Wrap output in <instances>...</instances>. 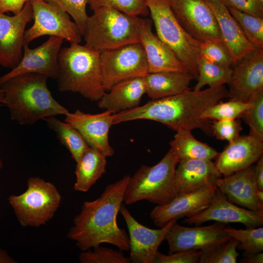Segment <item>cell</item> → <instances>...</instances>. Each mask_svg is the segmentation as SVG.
<instances>
[{
  "label": "cell",
  "instance_id": "1",
  "mask_svg": "<svg viewBox=\"0 0 263 263\" xmlns=\"http://www.w3.org/2000/svg\"><path fill=\"white\" fill-rule=\"evenodd\" d=\"M228 97L224 85L198 91L189 89L178 94L152 99L142 106L113 115V125L129 121L147 119L157 121L176 131L200 129L213 135L210 120L202 115L209 107Z\"/></svg>",
  "mask_w": 263,
  "mask_h": 263
},
{
  "label": "cell",
  "instance_id": "2",
  "mask_svg": "<svg viewBox=\"0 0 263 263\" xmlns=\"http://www.w3.org/2000/svg\"><path fill=\"white\" fill-rule=\"evenodd\" d=\"M130 177L127 175L110 184L99 197L83 203L68 233V237L74 241L82 251L103 243L113 245L121 251L130 250L129 235L117 223Z\"/></svg>",
  "mask_w": 263,
  "mask_h": 263
},
{
  "label": "cell",
  "instance_id": "3",
  "mask_svg": "<svg viewBox=\"0 0 263 263\" xmlns=\"http://www.w3.org/2000/svg\"><path fill=\"white\" fill-rule=\"evenodd\" d=\"M37 74L17 75L0 86L4 93V106L12 120L21 125H31L40 120L70 112L52 96L47 81Z\"/></svg>",
  "mask_w": 263,
  "mask_h": 263
},
{
  "label": "cell",
  "instance_id": "4",
  "mask_svg": "<svg viewBox=\"0 0 263 263\" xmlns=\"http://www.w3.org/2000/svg\"><path fill=\"white\" fill-rule=\"evenodd\" d=\"M58 89L61 92L80 94L98 101L105 93L99 60V52L79 43L61 48L58 56Z\"/></svg>",
  "mask_w": 263,
  "mask_h": 263
},
{
  "label": "cell",
  "instance_id": "5",
  "mask_svg": "<svg viewBox=\"0 0 263 263\" xmlns=\"http://www.w3.org/2000/svg\"><path fill=\"white\" fill-rule=\"evenodd\" d=\"M93 11L83 35L86 46L100 52L139 42L142 18L107 7Z\"/></svg>",
  "mask_w": 263,
  "mask_h": 263
},
{
  "label": "cell",
  "instance_id": "6",
  "mask_svg": "<svg viewBox=\"0 0 263 263\" xmlns=\"http://www.w3.org/2000/svg\"><path fill=\"white\" fill-rule=\"evenodd\" d=\"M179 161L170 149L153 166L143 165L130 177L126 186L123 203L130 205L147 200L157 205L168 203L178 194L174 174Z\"/></svg>",
  "mask_w": 263,
  "mask_h": 263
},
{
  "label": "cell",
  "instance_id": "7",
  "mask_svg": "<svg viewBox=\"0 0 263 263\" xmlns=\"http://www.w3.org/2000/svg\"><path fill=\"white\" fill-rule=\"evenodd\" d=\"M145 2L156 36L173 52L194 79H197L202 42L184 29L173 14L169 0H145Z\"/></svg>",
  "mask_w": 263,
  "mask_h": 263
},
{
  "label": "cell",
  "instance_id": "8",
  "mask_svg": "<svg viewBox=\"0 0 263 263\" xmlns=\"http://www.w3.org/2000/svg\"><path fill=\"white\" fill-rule=\"evenodd\" d=\"M8 200L21 225L38 227L53 218L60 205L61 196L53 183L32 177L27 181L25 191L10 196Z\"/></svg>",
  "mask_w": 263,
  "mask_h": 263
},
{
  "label": "cell",
  "instance_id": "9",
  "mask_svg": "<svg viewBox=\"0 0 263 263\" xmlns=\"http://www.w3.org/2000/svg\"><path fill=\"white\" fill-rule=\"evenodd\" d=\"M102 80L105 91L131 78L148 73L145 51L140 42L99 52Z\"/></svg>",
  "mask_w": 263,
  "mask_h": 263
},
{
  "label": "cell",
  "instance_id": "10",
  "mask_svg": "<svg viewBox=\"0 0 263 263\" xmlns=\"http://www.w3.org/2000/svg\"><path fill=\"white\" fill-rule=\"evenodd\" d=\"M33 10V25L25 30L24 44L48 35L61 38L70 43H79L82 35L69 15L56 5L44 0H29Z\"/></svg>",
  "mask_w": 263,
  "mask_h": 263
},
{
  "label": "cell",
  "instance_id": "11",
  "mask_svg": "<svg viewBox=\"0 0 263 263\" xmlns=\"http://www.w3.org/2000/svg\"><path fill=\"white\" fill-rule=\"evenodd\" d=\"M184 29L200 42L222 41L216 18L206 0H169Z\"/></svg>",
  "mask_w": 263,
  "mask_h": 263
},
{
  "label": "cell",
  "instance_id": "12",
  "mask_svg": "<svg viewBox=\"0 0 263 263\" xmlns=\"http://www.w3.org/2000/svg\"><path fill=\"white\" fill-rule=\"evenodd\" d=\"M63 38L50 36L35 48L24 44L23 55L19 63L7 73L0 76V86L8 79L25 74H37L48 78L57 79L59 75L58 56Z\"/></svg>",
  "mask_w": 263,
  "mask_h": 263
},
{
  "label": "cell",
  "instance_id": "13",
  "mask_svg": "<svg viewBox=\"0 0 263 263\" xmlns=\"http://www.w3.org/2000/svg\"><path fill=\"white\" fill-rule=\"evenodd\" d=\"M32 19L33 10L29 0L14 16L0 12V66L12 69L20 61L23 55L25 27Z\"/></svg>",
  "mask_w": 263,
  "mask_h": 263
},
{
  "label": "cell",
  "instance_id": "14",
  "mask_svg": "<svg viewBox=\"0 0 263 263\" xmlns=\"http://www.w3.org/2000/svg\"><path fill=\"white\" fill-rule=\"evenodd\" d=\"M119 212L129 231L130 254L132 263H153L158 248L166 234L176 220H172L160 229L150 228L139 223L122 203Z\"/></svg>",
  "mask_w": 263,
  "mask_h": 263
},
{
  "label": "cell",
  "instance_id": "15",
  "mask_svg": "<svg viewBox=\"0 0 263 263\" xmlns=\"http://www.w3.org/2000/svg\"><path fill=\"white\" fill-rule=\"evenodd\" d=\"M223 223L216 222L207 226L186 227L175 221L168 230L169 254L191 250H203L223 242L231 237L225 233Z\"/></svg>",
  "mask_w": 263,
  "mask_h": 263
},
{
  "label": "cell",
  "instance_id": "16",
  "mask_svg": "<svg viewBox=\"0 0 263 263\" xmlns=\"http://www.w3.org/2000/svg\"><path fill=\"white\" fill-rule=\"evenodd\" d=\"M227 84L230 99L244 102L263 90V50L255 49L239 61Z\"/></svg>",
  "mask_w": 263,
  "mask_h": 263
},
{
  "label": "cell",
  "instance_id": "17",
  "mask_svg": "<svg viewBox=\"0 0 263 263\" xmlns=\"http://www.w3.org/2000/svg\"><path fill=\"white\" fill-rule=\"evenodd\" d=\"M209 221L241 223L247 228H255L263 225V212L249 210L230 202L217 188L209 205L201 212L187 217L183 223L201 224Z\"/></svg>",
  "mask_w": 263,
  "mask_h": 263
},
{
  "label": "cell",
  "instance_id": "18",
  "mask_svg": "<svg viewBox=\"0 0 263 263\" xmlns=\"http://www.w3.org/2000/svg\"><path fill=\"white\" fill-rule=\"evenodd\" d=\"M65 116L64 121L80 132L90 148L106 157L113 155L114 151L109 140L110 129L113 125L112 112L105 110L102 113L92 114L77 110Z\"/></svg>",
  "mask_w": 263,
  "mask_h": 263
},
{
  "label": "cell",
  "instance_id": "19",
  "mask_svg": "<svg viewBox=\"0 0 263 263\" xmlns=\"http://www.w3.org/2000/svg\"><path fill=\"white\" fill-rule=\"evenodd\" d=\"M217 189L216 186H213L178 193L168 203L155 207L150 213V218L155 225L162 227L172 220L193 216L209 205Z\"/></svg>",
  "mask_w": 263,
  "mask_h": 263
},
{
  "label": "cell",
  "instance_id": "20",
  "mask_svg": "<svg viewBox=\"0 0 263 263\" xmlns=\"http://www.w3.org/2000/svg\"><path fill=\"white\" fill-rule=\"evenodd\" d=\"M263 152V141L249 134L239 136L219 153L214 164L221 175L226 177L252 165Z\"/></svg>",
  "mask_w": 263,
  "mask_h": 263
},
{
  "label": "cell",
  "instance_id": "21",
  "mask_svg": "<svg viewBox=\"0 0 263 263\" xmlns=\"http://www.w3.org/2000/svg\"><path fill=\"white\" fill-rule=\"evenodd\" d=\"M217 188L231 203L249 210L263 212V203L257 198L255 166L219 178Z\"/></svg>",
  "mask_w": 263,
  "mask_h": 263
},
{
  "label": "cell",
  "instance_id": "22",
  "mask_svg": "<svg viewBox=\"0 0 263 263\" xmlns=\"http://www.w3.org/2000/svg\"><path fill=\"white\" fill-rule=\"evenodd\" d=\"M151 27V20L142 19L139 42L146 54L148 73L169 71L188 72L173 52L153 33Z\"/></svg>",
  "mask_w": 263,
  "mask_h": 263
},
{
  "label": "cell",
  "instance_id": "23",
  "mask_svg": "<svg viewBox=\"0 0 263 263\" xmlns=\"http://www.w3.org/2000/svg\"><path fill=\"white\" fill-rule=\"evenodd\" d=\"M176 168L174 184L177 193H187L216 186L222 175L211 160L188 159L180 161Z\"/></svg>",
  "mask_w": 263,
  "mask_h": 263
},
{
  "label": "cell",
  "instance_id": "24",
  "mask_svg": "<svg viewBox=\"0 0 263 263\" xmlns=\"http://www.w3.org/2000/svg\"><path fill=\"white\" fill-rule=\"evenodd\" d=\"M218 24L223 43L233 59V67L243 57L256 49L246 38L229 9L220 0H206Z\"/></svg>",
  "mask_w": 263,
  "mask_h": 263
},
{
  "label": "cell",
  "instance_id": "25",
  "mask_svg": "<svg viewBox=\"0 0 263 263\" xmlns=\"http://www.w3.org/2000/svg\"><path fill=\"white\" fill-rule=\"evenodd\" d=\"M105 93L97 101L99 108L111 111L113 114L139 106L146 94L144 77L122 81Z\"/></svg>",
  "mask_w": 263,
  "mask_h": 263
},
{
  "label": "cell",
  "instance_id": "26",
  "mask_svg": "<svg viewBox=\"0 0 263 263\" xmlns=\"http://www.w3.org/2000/svg\"><path fill=\"white\" fill-rule=\"evenodd\" d=\"M193 79L189 73L185 72L148 73L144 76L146 94L151 99L174 95L189 89Z\"/></svg>",
  "mask_w": 263,
  "mask_h": 263
},
{
  "label": "cell",
  "instance_id": "27",
  "mask_svg": "<svg viewBox=\"0 0 263 263\" xmlns=\"http://www.w3.org/2000/svg\"><path fill=\"white\" fill-rule=\"evenodd\" d=\"M76 163L73 188L75 191L87 192L105 172L106 157L89 147Z\"/></svg>",
  "mask_w": 263,
  "mask_h": 263
},
{
  "label": "cell",
  "instance_id": "28",
  "mask_svg": "<svg viewBox=\"0 0 263 263\" xmlns=\"http://www.w3.org/2000/svg\"><path fill=\"white\" fill-rule=\"evenodd\" d=\"M170 150L179 162L188 159L211 160L217 157L219 153L207 144L196 139L190 131L179 130L170 142Z\"/></svg>",
  "mask_w": 263,
  "mask_h": 263
},
{
  "label": "cell",
  "instance_id": "29",
  "mask_svg": "<svg viewBox=\"0 0 263 263\" xmlns=\"http://www.w3.org/2000/svg\"><path fill=\"white\" fill-rule=\"evenodd\" d=\"M44 120L49 128L56 132L61 144L68 150L76 162L89 147L82 135L71 125L59 120L55 116Z\"/></svg>",
  "mask_w": 263,
  "mask_h": 263
},
{
  "label": "cell",
  "instance_id": "30",
  "mask_svg": "<svg viewBox=\"0 0 263 263\" xmlns=\"http://www.w3.org/2000/svg\"><path fill=\"white\" fill-rule=\"evenodd\" d=\"M198 76L193 90L198 91L206 85L216 87L227 84L233 69L213 63L202 56H200L197 64Z\"/></svg>",
  "mask_w": 263,
  "mask_h": 263
},
{
  "label": "cell",
  "instance_id": "31",
  "mask_svg": "<svg viewBox=\"0 0 263 263\" xmlns=\"http://www.w3.org/2000/svg\"><path fill=\"white\" fill-rule=\"evenodd\" d=\"M239 242L230 239L206 249L201 250L199 263H236L239 255L237 249Z\"/></svg>",
  "mask_w": 263,
  "mask_h": 263
},
{
  "label": "cell",
  "instance_id": "32",
  "mask_svg": "<svg viewBox=\"0 0 263 263\" xmlns=\"http://www.w3.org/2000/svg\"><path fill=\"white\" fill-rule=\"evenodd\" d=\"M225 234L236 239L238 242V248L243 250L244 255L255 254L263 250V227L237 229L226 228Z\"/></svg>",
  "mask_w": 263,
  "mask_h": 263
},
{
  "label": "cell",
  "instance_id": "33",
  "mask_svg": "<svg viewBox=\"0 0 263 263\" xmlns=\"http://www.w3.org/2000/svg\"><path fill=\"white\" fill-rule=\"evenodd\" d=\"M228 8L248 40L256 48L263 50V18Z\"/></svg>",
  "mask_w": 263,
  "mask_h": 263
},
{
  "label": "cell",
  "instance_id": "34",
  "mask_svg": "<svg viewBox=\"0 0 263 263\" xmlns=\"http://www.w3.org/2000/svg\"><path fill=\"white\" fill-rule=\"evenodd\" d=\"M250 102L230 99L226 102L219 101L207 109L202 115L207 120L235 119L241 117L250 106Z\"/></svg>",
  "mask_w": 263,
  "mask_h": 263
},
{
  "label": "cell",
  "instance_id": "35",
  "mask_svg": "<svg viewBox=\"0 0 263 263\" xmlns=\"http://www.w3.org/2000/svg\"><path fill=\"white\" fill-rule=\"evenodd\" d=\"M248 102L249 107L241 117L249 127V134L263 141V90L255 94Z\"/></svg>",
  "mask_w": 263,
  "mask_h": 263
},
{
  "label": "cell",
  "instance_id": "36",
  "mask_svg": "<svg viewBox=\"0 0 263 263\" xmlns=\"http://www.w3.org/2000/svg\"><path fill=\"white\" fill-rule=\"evenodd\" d=\"M90 249L82 251L78 259L81 263H130L129 258L124 256L122 251L103 247L100 245Z\"/></svg>",
  "mask_w": 263,
  "mask_h": 263
},
{
  "label": "cell",
  "instance_id": "37",
  "mask_svg": "<svg viewBox=\"0 0 263 263\" xmlns=\"http://www.w3.org/2000/svg\"><path fill=\"white\" fill-rule=\"evenodd\" d=\"M89 4L92 10L107 7L133 16H147L149 14L145 0H89Z\"/></svg>",
  "mask_w": 263,
  "mask_h": 263
},
{
  "label": "cell",
  "instance_id": "38",
  "mask_svg": "<svg viewBox=\"0 0 263 263\" xmlns=\"http://www.w3.org/2000/svg\"><path fill=\"white\" fill-rule=\"evenodd\" d=\"M54 4L71 16L83 36L89 16L86 6L89 0H44Z\"/></svg>",
  "mask_w": 263,
  "mask_h": 263
},
{
  "label": "cell",
  "instance_id": "39",
  "mask_svg": "<svg viewBox=\"0 0 263 263\" xmlns=\"http://www.w3.org/2000/svg\"><path fill=\"white\" fill-rule=\"evenodd\" d=\"M200 55L217 64L231 67L234 65L233 57L222 41L207 40L201 43Z\"/></svg>",
  "mask_w": 263,
  "mask_h": 263
},
{
  "label": "cell",
  "instance_id": "40",
  "mask_svg": "<svg viewBox=\"0 0 263 263\" xmlns=\"http://www.w3.org/2000/svg\"><path fill=\"white\" fill-rule=\"evenodd\" d=\"M213 135L217 138L232 142L240 135L242 130L240 123L235 119L214 120L211 123Z\"/></svg>",
  "mask_w": 263,
  "mask_h": 263
},
{
  "label": "cell",
  "instance_id": "41",
  "mask_svg": "<svg viewBox=\"0 0 263 263\" xmlns=\"http://www.w3.org/2000/svg\"><path fill=\"white\" fill-rule=\"evenodd\" d=\"M201 250L179 251L166 255L158 251L153 263H196L198 262Z\"/></svg>",
  "mask_w": 263,
  "mask_h": 263
},
{
  "label": "cell",
  "instance_id": "42",
  "mask_svg": "<svg viewBox=\"0 0 263 263\" xmlns=\"http://www.w3.org/2000/svg\"><path fill=\"white\" fill-rule=\"evenodd\" d=\"M228 8L263 18V0H220Z\"/></svg>",
  "mask_w": 263,
  "mask_h": 263
},
{
  "label": "cell",
  "instance_id": "43",
  "mask_svg": "<svg viewBox=\"0 0 263 263\" xmlns=\"http://www.w3.org/2000/svg\"><path fill=\"white\" fill-rule=\"evenodd\" d=\"M29 0H0V12L19 13Z\"/></svg>",
  "mask_w": 263,
  "mask_h": 263
},
{
  "label": "cell",
  "instance_id": "44",
  "mask_svg": "<svg viewBox=\"0 0 263 263\" xmlns=\"http://www.w3.org/2000/svg\"><path fill=\"white\" fill-rule=\"evenodd\" d=\"M255 166V175L258 189L263 190V155L257 161Z\"/></svg>",
  "mask_w": 263,
  "mask_h": 263
},
{
  "label": "cell",
  "instance_id": "45",
  "mask_svg": "<svg viewBox=\"0 0 263 263\" xmlns=\"http://www.w3.org/2000/svg\"><path fill=\"white\" fill-rule=\"evenodd\" d=\"M243 263H263V253L260 252L255 254L244 255L243 258L240 260Z\"/></svg>",
  "mask_w": 263,
  "mask_h": 263
},
{
  "label": "cell",
  "instance_id": "46",
  "mask_svg": "<svg viewBox=\"0 0 263 263\" xmlns=\"http://www.w3.org/2000/svg\"><path fill=\"white\" fill-rule=\"evenodd\" d=\"M13 258L10 257L4 250L0 248V263H16Z\"/></svg>",
  "mask_w": 263,
  "mask_h": 263
},
{
  "label": "cell",
  "instance_id": "47",
  "mask_svg": "<svg viewBox=\"0 0 263 263\" xmlns=\"http://www.w3.org/2000/svg\"><path fill=\"white\" fill-rule=\"evenodd\" d=\"M4 93L3 90L0 88V106H4Z\"/></svg>",
  "mask_w": 263,
  "mask_h": 263
},
{
  "label": "cell",
  "instance_id": "48",
  "mask_svg": "<svg viewBox=\"0 0 263 263\" xmlns=\"http://www.w3.org/2000/svg\"><path fill=\"white\" fill-rule=\"evenodd\" d=\"M257 196L259 201L263 203V190L258 189Z\"/></svg>",
  "mask_w": 263,
  "mask_h": 263
},
{
  "label": "cell",
  "instance_id": "49",
  "mask_svg": "<svg viewBox=\"0 0 263 263\" xmlns=\"http://www.w3.org/2000/svg\"><path fill=\"white\" fill-rule=\"evenodd\" d=\"M3 167V162L2 160L0 158V169H1Z\"/></svg>",
  "mask_w": 263,
  "mask_h": 263
}]
</instances>
